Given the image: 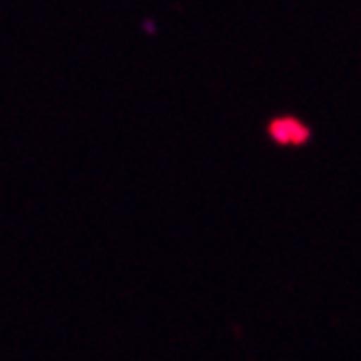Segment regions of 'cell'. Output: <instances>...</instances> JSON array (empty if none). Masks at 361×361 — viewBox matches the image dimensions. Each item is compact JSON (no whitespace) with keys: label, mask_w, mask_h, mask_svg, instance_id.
<instances>
[{"label":"cell","mask_w":361,"mask_h":361,"mask_svg":"<svg viewBox=\"0 0 361 361\" xmlns=\"http://www.w3.org/2000/svg\"><path fill=\"white\" fill-rule=\"evenodd\" d=\"M269 136L279 142V145H305L309 140V130L293 116L285 118H276L269 123Z\"/></svg>","instance_id":"1"}]
</instances>
